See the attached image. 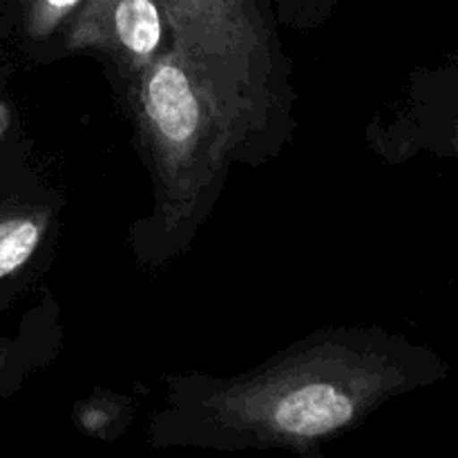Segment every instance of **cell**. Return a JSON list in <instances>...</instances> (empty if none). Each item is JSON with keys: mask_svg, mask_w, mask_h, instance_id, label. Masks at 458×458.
Segmentation results:
<instances>
[{"mask_svg": "<svg viewBox=\"0 0 458 458\" xmlns=\"http://www.w3.org/2000/svg\"><path fill=\"white\" fill-rule=\"evenodd\" d=\"M456 148H458V132H456Z\"/></svg>", "mask_w": 458, "mask_h": 458, "instance_id": "8", "label": "cell"}, {"mask_svg": "<svg viewBox=\"0 0 458 458\" xmlns=\"http://www.w3.org/2000/svg\"><path fill=\"white\" fill-rule=\"evenodd\" d=\"M401 385L389 358L327 343L217 389L206 410L231 432L300 445L343 432Z\"/></svg>", "mask_w": 458, "mask_h": 458, "instance_id": "1", "label": "cell"}, {"mask_svg": "<svg viewBox=\"0 0 458 458\" xmlns=\"http://www.w3.org/2000/svg\"><path fill=\"white\" fill-rule=\"evenodd\" d=\"M164 30L157 0H81L72 13L67 45L107 54L134 79L159 54Z\"/></svg>", "mask_w": 458, "mask_h": 458, "instance_id": "4", "label": "cell"}, {"mask_svg": "<svg viewBox=\"0 0 458 458\" xmlns=\"http://www.w3.org/2000/svg\"><path fill=\"white\" fill-rule=\"evenodd\" d=\"M7 347H3V344H0V371H3V367H4V360H7Z\"/></svg>", "mask_w": 458, "mask_h": 458, "instance_id": "7", "label": "cell"}, {"mask_svg": "<svg viewBox=\"0 0 458 458\" xmlns=\"http://www.w3.org/2000/svg\"><path fill=\"white\" fill-rule=\"evenodd\" d=\"M173 47L204 81L240 141L264 123L268 106L267 34L255 0H157Z\"/></svg>", "mask_w": 458, "mask_h": 458, "instance_id": "3", "label": "cell"}, {"mask_svg": "<svg viewBox=\"0 0 458 458\" xmlns=\"http://www.w3.org/2000/svg\"><path fill=\"white\" fill-rule=\"evenodd\" d=\"M79 4L81 0H18L22 27L31 38H45L54 34Z\"/></svg>", "mask_w": 458, "mask_h": 458, "instance_id": "6", "label": "cell"}, {"mask_svg": "<svg viewBox=\"0 0 458 458\" xmlns=\"http://www.w3.org/2000/svg\"><path fill=\"white\" fill-rule=\"evenodd\" d=\"M132 81V106L155 168L161 215L168 226H182L242 141L215 94L174 47L157 54Z\"/></svg>", "mask_w": 458, "mask_h": 458, "instance_id": "2", "label": "cell"}, {"mask_svg": "<svg viewBox=\"0 0 458 458\" xmlns=\"http://www.w3.org/2000/svg\"><path fill=\"white\" fill-rule=\"evenodd\" d=\"M45 224L47 213L34 206H0V291L36 253Z\"/></svg>", "mask_w": 458, "mask_h": 458, "instance_id": "5", "label": "cell"}]
</instances>
